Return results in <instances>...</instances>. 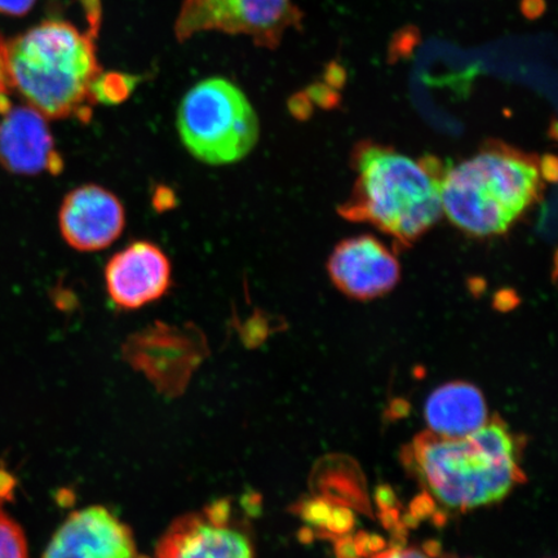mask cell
Listing matches in <instances>:
<instances>
[{
    "label": "cell",
    "instance_id": "obj_1",
    "mask_svg": "<svg viewBox=\"0 0 558 558\" xmlns=\"http://www.w3.org/2000/svg\"><path fill=\"white\" fill-rule=\"evenodd\" d=\"M88 31L64 20H46L7 41L12 90L50 120L86 121L94 85L101 75L96 38L101 24L100 0H82Z\"/></svg>",
    "mask_w": 558,
    "mask_h": 558
},
{
    "label": "cell",
    "instance_id": "obj_2",
    "mask_svg": "<svg viewBox=\"0 0 558 558\" xmlns=\"http://www.w3.org/2000/svg\"><path fill=\"white\" fill-rule=\"evenodd\" d=\"M407 458L439 504L459 512L498 504L525 481L518 438L499 416L465 437L424 432Z\"/></svg>",
    "mask_w": 558,
    "mask_h": 558
},
{
    "label": "cell",
    "instance_id": "obj_3",
    "mask_svg": "<svg viewBox=\"0 0 558 558\" xmlns=\"http://www.w3.org/2000/svg\"><path fill=\"white\" fill-rule=\"evenodd\" d=\"M351 197L340 208L344 218L369 222L409 244L442 215L441 178L430 166L380 145H362Z\"/></svg>",
    "mask_w": 558,
    "mask_h": 558
},
{
    "label": "cell",
    "instance_id": "obj_4",
    "mask_svg": "<svg viewBox=\"0 0 558 558\" xmlns=\"http://www.w3.org/2000/svg\"><path fill=\"white\" fill-rule=\"evenodd\" d=\"M542 177L535 158L490 146L441 178L442 213L466 234L505 233L541 197Z\"/></svg>",
    "mask_w": 558,
    "mask_h": 558
},
{
    "label": "cell",
    "instance_id": "obj_5",
    "mask_svg": "<svg viewBox=\"0 0 558 558\" xmlns=\"http://www.w3.org/2000/svg\"><path fill=\"white\" fill-rule=\"evenodd\" d=\"M177 128L190 155L209 166L240 162L260 136L259 118L246 95L216 76L187 90L179 105Z\"/></svg>",
    "mask_w": 558,
    "mask_h": 558
},
{
    "label": "cell",
    "instance_id": "obj_6",
    "mask_svg": "<svg viewBox=\"0 0 558 558\" xmlns=\"http://www.w3.org/2000/svg\"><path fill=\"white\" fill-rule=\"evenodd\" d=\"M303 12L294 0H184L174 35L179 41L199 33L246 35L255 46L277 50L286 33L302 31Z\"/></svg>",
    "mask_w": 558,
    "mask_h": 558
},
{
    "label": "cell",
    "instance_id": "obj_7",
    "mask_svg": "<svg viewBox=\"0 0 558 558\" xmlns=\"http://www.w3.org/2000/svg\"><path fill=\"white\" fill-rule=\"evenodd\" d=\"M227 499L183 515L167 527L155 558H255L253 541Z\"/></svg>",
    "mask_w": 558,
    "mask_h": 558
},
{
    "label": "cell",
    "instance_id": "obj_8",
    "mask_svg": "<svg viewBox=\"0 0 558 558\" xmlns=\"http://www.w3.org/2000/svg\"><path fill=\"white\" fill-rule=\"evenodd\" d=\"M172 284V265L156 243L136 241L105 267V288L118 308L136 311L162 299Z\"/></svg>",
    "mask_w": 558,
    "mask_h": 558
},
{
    "label": "cell",
    "instance_id": "obj_9",
    "mask_svg": "<svg viewBox=\"0 0 558 558\" xmlns=\"http://www.w3.org/2000/svg\"><path fill=\"white\" fill-rule=\"evenodd\" d=\"M124 227L121 199L100 185L75 187L62 201L59 213L62 239L81 253L108 248L120 239Z\"/></svg>",
    "mask_w": 558,
    "mask_h": 558
},
{
    "label": "cell",
    "instance_id": "obj_10",
    "mask_svg": "<svg viewBox=\"0 0 558 558\" xmlns=\"http://www.w3.org/2000/svg\"><path fill=\"white\" fill-rule=\"evenodd\" d=\"M41 558H137L134 534L109 509L90 506L69 514Z\"/></svg>",
    "mask_w": 558,
    "mask_h": 558
},
{
    "label": "cell",
    "instance_id": "obj_11",
    "mask_svg": "<svg viewBox=\"0 0 558 558\" xmlns=\"http://www.w3.org/2000/svg\"><path fill=\"white\" fill-rule=\"evenodd\" d=\"M327 269L332 283L355 300L386 295L401 278V265L397 257L372 235L341 241L333 248Z\"/></svg>",
    "mask_w": 558,
    "mask_h": 558
},
{
    "label": "cell",
    "instance_id": "obj_12",
    "mask_svg": "<svg viewBox=\"0 0 558 558\" xmlns=\"http://www.w3.org/2000/svg\"><path fill=\"white\" fill-rule=\"evenodd\" d=\"M0 166L13 174L37 177L62 169L47 117L23 105L11 107L0 120Z\"/></svg>",
    "mask_w": 558,
    "mask_h": 558
},
{
    "label": "cell",
    "instance_id": "obj_13",
    "mask_svg": "<svg viewBox=\"0 0 558 558\" xmlns=\"http://www.w3.org/2000/svg\"><path fill=\"white\" fill-rule=\"evenodd\" d=\"M424 416L429 432L446 438L469 436L488 421L484 395L463 381L437 388L425 403Z\"/></svg>",
    "mask_w": 558,
    "mask_h": 558
},
{
    "label": "cell",
    "instance_id": "obj_14",
    "mask_svg": "<svg viewBox=\"0 0 558 558\" xmlns=\"http://www.w3.org/2000/svg\"><path fill=\"white\" fill-rule=\"evenodd\" d=\"M0 558H31L23 527L0 509Z\"/></svg>",
    "mask_w": 558,
    "mask_h": 558
},
{
    "label": "cell",
    "instance_id": "obj_15",
    "mask_svg": "<svg viewBox=\"0 0 558 558\" xmlns=\"http://www.w3.org/2000/svg\"><path fill=\"white\" fill-rule=\"evenodd\" d=\"M135 78L132 76L110 73L104 74L97 78L94 85V100L95 102L117 104L121 102L134 89Z\"/></svg>",
    "mask_w": 558,
    "mask_h": 558
},
{
    "label": "cell",
    "instance_id": "obj_16",
    "mask_svg": "<svg viewBox=\"0 0 558 558\" xmlns=\"http://www.w3.org/2000/svg\"><path fill=\"white\" fill-rule=\"evenodd\" d=\"M13 93L7 66V41L0 35V114L12 107L10 96Z\"/></svg>",
    "mask_w": 558,
    "mask_h": 558
},
{
    "label": "cell",
    "instance_id": "obj_17",
    "mask_svg": "<svg viewBox=\"0 0 558 558\" xmlns=\"http://www.w3.org/2000/svg\"><path fill=\"white\" fill-rule=\"evenodd\" d=\"M35 3L37 0H0V13L13 17L25 16Z\"/></svg>",
    "mask_w": 558,
    "mask_h": 558
},
{
    "label": "cell",
    "instance_id": "obj_18",
    "mask_svg": "<svg viewBox=\"0 0 558 558\" xmlns=\"http://www.w3.org/2000/svg\"><path fill=\"white\" fill-rule=\"evenodd\" d=\"M543 0H522L521 9L523 15L529 19L539 17L544 11Z\"/></svg>",
    "mask_w": 558,
    "mask_h": 558
},
{
    "label": "cell",
    "instance_id": "obj_19",
    "mask_svg": "<svg viewBox=\"0 0 558 558\" xmlns=\"http://www.w3.org/2000/svg\"><path fill=\"white\" fill-rule=\"evenodd\" d=\"M380 558H428L422 553H418L416 549H397L389 550V553L384 554Z\"/></svg>",
    "mask_w": 558,
    "mask_h": 558
},
{
    "label": "cell",
    "instance_id": "obj_20",
    "mask_svg": "<svg viewBox=\"0 0 558 558\" xmlns=\"http://www.w3.org/2000/svg\"><path fill=\"white\" fill-rule=\"evenodd\" d=\"M13 483L11 474L0 471V499L10 498Z\"/></svg>",
    "mask_w": 558,
    "mask_h": 558
}]
</instances>
